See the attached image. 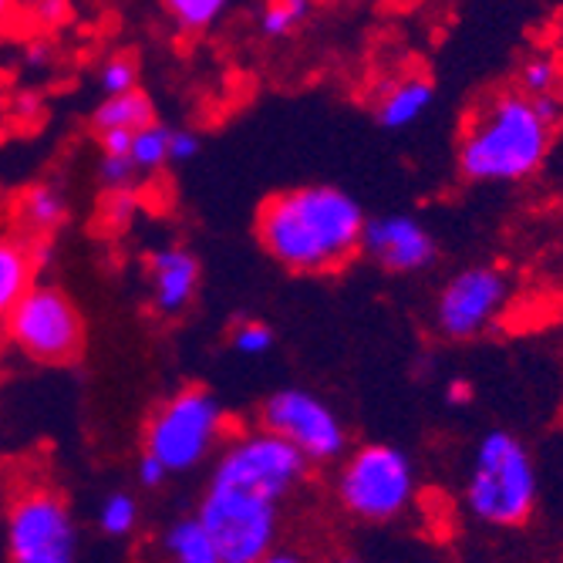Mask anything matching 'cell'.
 Listing matches in <instances>:
<instances>
[{"label":"cell","instance_id":"cell-12","mask_svg":"<svg viewBox=\"0 0 563 563\" xmlns=\"http://www.w3.org/2000/svg\"><path fill=\"white\" fill-rule=\"evenodd\" d=\"M362 253L388 274L412 277V274L429 271L439 261V243L426 230L422 220L408 213H385V217L365 220Z\"/></svg>","mask_w":563,"mask_h":563},{"label":"cell","instance_id":"cell-6","mask_svg":"<svg viewBox=\"0 0 563 563\" xmlns=\"http://www.w3.org/2000/svg\"><path fill=\"white\" fill-rule=\"evenodd\" d=\"M196 517L210 530L220 563H264L280 537V503L210 483Z\"/></svg>","mask_w":563,"mask_h":563},{"label":"cell","instance_id":"cell-2","mask_svg":"<svg viewBox=\"0 0 563 563\" xmlns=\"http://www.w3.org/2000/svg\"><path fill=\"white\" fill-rule=\"evenodd\" d=\"M553 132L517 85L489 91L459 132L455 166L470 183L509 186L537 176L553 148Z\"/></svg>","mask_w":563,"mask_h":563},{"label":"cell","instance_id":"cell-18","mask_svg":"<svg viewBox=\"0 0 563 563\" xmlns=\"http://www.w3.org/2000/svg\"><path fill=\"white\" fill-rule=\"evenodd\" d=\"M163 550L166 556H173L176 563H220L217 556V543L210 537V530L202 527L199 517H183L176 520L166 537H163Z\"/></svg>","mask_w":563,"mask_h":563},{"label":"cell","instance_id":"cell-30","mask_svg":"<svg viewBox=\"0 0 563 563\" xmlns=\"http://www.w3.org/2000/svg\"><path fill=\"white\" fill-rule=\"evenodd\" d=\"M135 476H139V483L145 486V489H159V486H166V479L173 476L156 455L152 452H145L142 459H139V466H135Z\"/></svg>","mask_w":563,"mask_h":563},{"label":"cell","instance_id":"cell-27","mask_svg":"<svg viewBox=\"0 0 563 563\" xmlns=\"http://www.w3.org/2000/svg\"><path fill=\"white\" fill-rule=\"evenodd\" d=\"M139 213V199H135V189H119V192H106V210H101V217H106V227L112 230H122L135 220Z\"/></svg>","mask_w":563,"mask_h":563},{"label":"cell","instance_id":"cell-17","mask_svg":"<svg viewBox=\"0 0 563 563\" xmlns=\"http://www.w3.org/2000/svg\"><path fill=\"white\" fill-rule=\"evenodd\" d=\"M148 122H156V106H152V98L139 88L132 91H119V95H106V101L91 112V132L101 135L109 129H129V132H139L145 129Z\"/></svg>","mask_w":563,"mask_h":563},{"label":"cell","instance_id":"cell-26","mask_svg":"<svg viewBox=\"0 0 563 563\" xmlns=\"http://www.w3.org/2000/svg\"><path fill=\"white\" fill-rule=\"evenodd\" d=\"M98 88L106 95H119V91H132L139 88V65L125 55H115L101 65L98 71Z\"/></svg>","mask_w":563,"mask_h":563},{"label":"cell","instance_id":"cell-3","mask_svg":"<svg viewBox=\"0 0 563 563\" xmlns=\"http://www.w3.org/2000/svg\"><path fill=\"white\" fill-rule=\"evenodd\" d=\"M537 499L540 479L527 442L506 429L486 432L473 452L463 486L470 517L493 530H517L530 523Z\"/></svg>","mask_w":563,"mask_h":563},{"label":"cell","instance_id":"cell-36","mask_svg":"<svg viewBox=\"0 0 563 563\" xmlns=\"http://www.w3.org/2000/svg\"><path fill=\"white\" fill-rule=\"evenodd\" d=\"M21 4H24V11H31V8L37 4V0H21Z\"/></svg>","mask_w":563,"mask_h":563},{"label":"cell","instance_id":"cell-25","mask_svg":"<svg viewBox=\"0 0 563 563\" xmlns=\"http://www.w3.org/2000/svg\"><path fill=\"white\" fill-rule=\"evenodd\" d=\"M139 169L132 156H119V152H101L98 159V186L101 192H119V189H135Z\"/></svg>","mask_w":563,"mask_h":563},{"label":"cell","instance_id":"cell-10","mask_svg":"<svg viewBox=\"0 0 563 563\" xmlns=\"http://www.w3.org/2000/svg\"><path fill=\"white\" fill-rule=\"evenodd\" d=\"M509 307V277L493 264H476L452 274L432 307L435 331L445 341L483 338Z\"/></svg>","mask_w":563,"mask_h":563},{"label":"cell","instance_id":"cell-20","mask_svg":"<svg viewBox=\"0 0 563 563\" xmlns=\"http://www.w3.org/2000/svg\"><path fill=\"white\" fill-rule=\"evenodd\" d=\"M230 0H163L166 14L176 21L179 31H207L210 24L220 21V14L227 11Z\"/></svg>","mask_w":563,"mask_h":563},{"label":"cell","instance_id":"cell-28","mask_svg":"<svg viewBox=\"0 0 563 563\" xmlns=\"http://www.w3.org/2000/svg\"><path fill=\"white\" fill-rule=\"evenodd\" d=\"M71 14V4L68 0H37V4L31 8V18L44 27V31H55L68 21Z\"/></svg>","mask_w":563,"mask_h":563},{"label":"cell","instance_id":"cell-4","mask_svg":"<svg viewBox=\"0 0 563 563\" xmlns=\"http://www.w3.org/2000/svg\"><path fill=\"white\" fill-rule=\"evenodd\" d=\"M338 503L362 523H391L416 499V466L408 452L388 442L354 449L338 470Z\"/></svg>","mask_w":563,"mask_h":563},{"label":"cell","instance_id":"cell-35","mask_svg":"<svg viewBox=\"0 0 563 563\" xmlns=\"http://www.w3.org/2000/svg\"><path fill=\"white\" fill-rule=\"evenodd\" d=\"M556 98H560V106H563V68H560V85H556Z\"/></svg>","mask_w":563,"mask_h":563},{"label":"cell","instance_id":"cell-24","mask_svg":"<svg viewBox=\"0 0 563 563\" xmlns=\"http://www.w3.org/2000/svg\"><path fill=\"white\" fill-rule=\"evenodd\" d=\"M277 344V334L264 321H236L230 331V347L243 357H261Z\"/></svg>","mask_w":563,"mask_h":563},{"label":"cell","instance_id":"cell-21","mask_svg":"<svg viewBox=\"0 0 563 563\" xmlns=\"http://www.w3.org/2000/svg\"><path fill=\"white\" fill-rule=\"evenodd\" d=\"M135 523H139V503L129 493L119 489V493L101 499V506H98V530L106 533V537L122 540V537H129L135 530Z\"/></svg>","mask_w":563,"mask_h":563},{"label":"cell","instance_id":"cell-11","mask_svg":"<svg viewBox=\"0 0 563 563\" xmlns=\"http://www.w3.org/2000/svg\"><path fill=\"white\" fill-rule=\"evenodd\" d=\"M261 429L284 435L311 463H334L347 449V429L338 412L324 398L303 388L274 391L261 408Z\"/></svg>","mask_w":563,"mask_h":563},{"label":"cell","instance_id":"cell-23","mask_svg":"<svg viewBox=\"0 0 563 563\" xmlns=\"http://www.w3.org/2000/svg\"><path fill=\"white\" fill-rule=\"evenodd\" d=\"M311 11H314V0H267L261 31L267 37H287L311 18Z\"/></svg>","mask_w":563,"mask_h":563},{"label":"cell","instance_id":"cell-14","mask_svg":"<svg viewBox=\"0 0 563 563\" xmlns=\"http://www.w3.org/2000/svg\"><path fill=\"white\" fill-rule=\"evenodd\" d=\"M435 101V85L426 75H398L382 85L375 98V122L388 132L416 125Z\"/></svg>","mask_w":563,"mask_h":563},{"label":"cell","instance_id":"cell-5","mask_svg":"<svg viewBox=\"0 0 563 563\" xmlns=\"http://www.w3.org/2000/svg\"><path fill=\"white\" fill-rule=\"evenodd\" d=\"M227 408L202 385H189L166 398L145 426V452L169 473H192L213 455L223 439Z\"/></svg>","mask_w":563,"mask_h":563},{"label":"cell","instance_id":"cell-34","mask_svg":"<svg viewBox=\"0 0 563 563\" xmlns=\"http://www.w3.org/2000/svg\"><path fill=\"white\" fill-rule=\"evenodd\" d=\"M11 8H14V0H0V24H4V21H8Z\"/></svg>","mask_w":563,"mask_h":563},{"label":"cell","instance_id":"cell-29","mask_svg":"<svg viewBox=\"0 0 563 563\" xmlns=\"http://www.w3.org/2000/svg\"><path fill=\"white\" fill-rule=\"evenodd\" d=\"M199 156V135L189 129H173L169 132V163H189Z\"/></svg>","mask_w":563,"mask_h":563},{"label":"cell","instance_id":"cell-7","mask_svg":"<svg viewBox=\"0 0 563 563\" xmlns=\"http://www.w3.org/2000/svg\"><path fill=\"white\" fill-rule=\"evenodd\" d=\"M4 328L11 344L37 365H71L85 351V318L62 287L31 284Z\"/></svg>","mask_w":563,"mask_h":563},{"label":"cell","instance_id":"cell-15","mask_svg":"<svg viewBox=\"0 0 563 563\" xmlns=\"http://www.w3.org/2000/svg\"><path fill=\"white\" fill-rule=\"evenodd\" d=\"M18 223L27 236H55L68 223V196L55 183H34L18 199Z\"/></svg>","mask_w":563,"mask_h":563},{"label":"cell","instance_id":"cell-32","mask_svg":"<svg viewBox=\"0 0 563 563\" xmlns=\"http://www.w3.org/2000/svg\"><path fill=\"white\" fill-rule=\"evenodd\" d=\"M445 405L449 408H466V405H473V398H476V388H473V382L470 378H449L445 382Z\"/></svg>","mask_w":563,"mask_h":563},{"label":"cell","instance_id":"cell-8","mask_svg":"<svg viewBox=\"0 0 563 563\" xmlns=\"http://www.w3.org/2000/svg\"><path fill=\"white\" fill-rule=\"evenodd\" d=\"M311 473V459L297 445H290L284 435L271 429L246 432L233 439L220 459L210 483L217 486H236L246 493L267 496L274 503H284Z\"/></svg>","mask_w":563,"mask_h":563},{"label":"cell","instance_id":"cell-13","mask_svg":"<svg viewBox=\"0 0 563 563\" xmlns=\"http://www.w3.org/2000/svg\"><path fill=\"white\" fill-rule=\"evenodd\" d=\"M199 261L189 246H163L148 253V294L159 314H183L199 290Z\"/></svg>","mask_w":563,"mask_h":563},{"label":"cell","instance_id":"cell-31","mask_svg":"<svg viewBox=\"0 0 563 563\" xmlns=\"http://www.w3.org/2000/svg\"><path fill=\"white\" fill-rule=\"evenodd\" d=\"M51 62H55V44H51L47 37H34V41H27V47H24V65L27 68H47Z\"/></svg>","mask_w":563,"mask_h":563},{"label":"cell","instance_id":"cell-22","mask_svg":"<svg viewBox=\"0 0 563 563\" xmlns=\"http://www.w3.org/2000/svg\"><path fill=\"white\" fill-rule=\"evenodd\" d=\"M560 68H563V62L556 55H550V51H537V55H530L520 65L517 88L527 95H550L560 85Z\"/></svg>","mask_w":563,"mask_h":563},{"label":"cell","instance_id":"cell-33","mask_svg":"<svg viewBox=\"0 0 563 563\" xmlns=\"http://www.w3.org/2000/svg\"><path fill=\"white\" fill-rule=\"evenodd\" d=\"M132 135L135 132H129V129H109V132L98 135V145H101V152H119V156H129Z\"/></svg>","mask_w":563,"mask_h":563},{"label":"cell","instance_id":"cell-9","mask_svg":"<svg viewBox=\"0 0 563 563\" xmlns=\"http://www.w3.org/2000/svg\"><path fill=\"white\" fill-rule=\"evenodd\" d=\"M8 556L14 563L78 560V527L55 489H27L8 514Z\"/></svg>","mask_w":563,"mask_h":563},{"label":"cell","instance_id":"cell-19","mask_svg":"<svg viewBox=\"0 0 563 563\" xmlns=\"http://www.w3.org/2000/svg\"><path fill=\"white\" fill-rule=\"evenodd\" d=\"M169 132L173 129L156 119V122H148L145 129H139L132 135L129 156H132L139 176H152V173H159L163 166H169Z\"/></svg>","mask_w":563,"mask_h":563},{"label":"cell","instance_id":"cell-16","mask_svg":"<svg viewBox=\"0 0 563 563\" xmlns=\"http://www.w3.org/2000/svg\"><path fill=\"white\" fill-rule=\"evenodd\" d=\"M34 277H37V267H34L31 240L0 236V324L8 321L14 303L34 284Z\"/></svg>","mask_w":563,"mask_h":563},{"label":"cell","instance_id":"cell-1","mask_svg":"<svg viewBox=\"0 0 563 563\" xmlns=\"http://www.w3.org/2000/svg\"><path fill=\"white\" fill-rule=\"evenodd\" d=\"M365 210L338 186H297L264 199L257 240L271 261L300 277L344 271L362 253Z\"/></svg>","mask_w":563,"mask_h":563}]
</instances>
